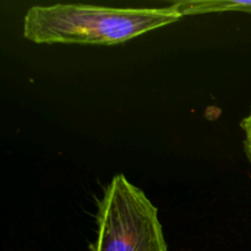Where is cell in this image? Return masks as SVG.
I'll list each match as a JSON object with an SVG mask.
<instances>
[{
    "instance_id": "obj_2",
    "label": "cell",
    "mask_w": 251,
    "mask_h": 251,
    "mask_svg": "<svg viewBox=\"0 0 251 251\" xmlns=\"http://www.w3.org/2000/svg\"><path fill=\"white\" fill-rule=\"evenodd\" d=\"M97 206L92 251H168L158 210L123 174L113 176Z\"/></svg>"
},
{
    "instance_id": "obj_3",
    "label": "cell",
    "mask_w": 251,
    "mask_h": 251,
    "mask_svg": "<svg viewBox=\"0 0 251 251\" xmlns=\"http://www.w3.org/2000/svg\"><path fill=\"white\" fill-rule=\"evenodd\" d=\"M172 6L178 11L181 17L228 11L251 14V1H240V0H194V1L176 2Z\"/></svg>"
},
{
    "instance_id": "obj_1",
    "label": "cell",
    "mask_w": 251,
    "mask_h": 251,
    "mask_svg": "<svg viewBox=\"0 0 251 251\" xmlns=\"http://www.w3.org/2000/svg\"><path fill=\"white\" fill-rule=\"evenodd\" d=\"M181 19L173 6L36 5L24 17V37L39 44H112L131 41Z\"/></svg>"
},
{
    "instance_id": "obj_4",
    "label": "cell",
    "mask_w": 251,
    "mask_h": 251,
    "mask_svg": "<svg viewBox=\"0 0 251 251\" xmlns=\"http://www.w3.org/2000/svg\"><path fill=\"white\" fill-rule=\"evenodd\" d=\"M240 125H242V129L244 131V151L251 162V110L249 115H247L243 119Z\"/></svg>"
}]
</instances>
